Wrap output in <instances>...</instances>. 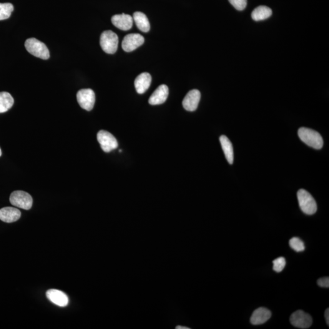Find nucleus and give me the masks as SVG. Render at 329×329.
<instances>
[{
    "label": "nucleus",
    "instance_id": "obj_1",
    "mask_svg": "<svg viewBox=\"0 0 329 329\" xmlns=\"http://www.w3.org/2000/svg\"><path fill=\"white\" fill-rule=\"evenodd\" d=\"M298 135L301 141L316 150H320L323 147L322 136L316 130L307 127H301L298 130Z\"/></svg>",
    "mask_w": 329,
    "mask_h": 329
},
{
    "label": "nucleus",
    "instance_id": "obj_2",
    "mask_svg": "<svg viewBox=\"0 0 329 329\" xmlns=\"http://www.w3.org/2000/svg\"><path fill=\"white\" fill-rule=\"evenodd\" d=\"M297 197L301 210L306 215L315 214L317 211V204L312 196L307 191L301 189L298 191Z\"/></svg>",
    "mask_w": 329,
    "mask_h": 329
},
{
    "label": "nucleus",
    "instance_id": "obj_3",
    "mask_svg": "<svg viewBox=\"0 0 329 329\" xmlns=\"http://www.w3.org/2000/svg\"><path fill=\"white\" fill-rule=\"evenodd\" d=\"M25 48L30 54L42 59L47 60L50 57L49 49L44 43L35 38L27 39L25 42Z\"/></svg>",
    "mask_w": 329,
    "mask_h": 329
},
{
    "label": "nucleus",
    "instance_id": "obj_4",
    "mask_svg": "<svg viewBox=\"0 0 329 329\" xmlns=\"http://www.w3.org/2000/svg\"><path fill=\"white\" fill-rule=\"evenodd\" d=\"M100 45L106 53L114 54L119 45V37L112 31H104L100 37Z\"/></svg>",
    "mask_w": 329,
    "mask_h": 329
},
{
    "label": "nucleus",
    "instance_id": "obj_5",
    "mask_svg": "<svg viewBox=\"0 0 329 329\" xmlns=\"http://www.w3.org/2000/svg\"><path fill=\"white\" fill-rule=\"evenodd\" d=\"M10 202L16 207L25 210H29L32 205L31 196L24 191H15L10 197Z\"/></svg>",
    "mask_w": 329,
    "mask_h": 329
},
{
    "label": "nucleus",
    "instance_id": "obj_6",
    "mask_svg": "<svg viewBox=\"0 0 329 329\" xmlns=\"http://www.w3.org/2000/svg\"><path fill=\"white\" fill-rule=\"evenodd\" d=\"M97 139L102 150L105 152H109L117 149L119 145L114 135L106 130H100L97 134Z\"/></svg>",
    "mask_w": 329,
    "mask_h": 329
},
{
    "label": "nucleus",
    "instance_id": "obj_7",
    "mask_svg": "<svg viewBox=\"0 0 329 329\" xmlns=\"http://www.w3.org/2000/svg\"><path fill=\"white\" fill-rule=\"evenodd\" d=\"M77 100L82 109L90 111L95 105V93L90 89L80 90L77 94Z\"/></svg>",
    "mask_w": 329,
    "mask_h": 329
},
{
    "label": "nucleus",
    "instance_id": "obj_8",
    "mask_svg": "<svg viewBox=\"0 0 329 329\" xmlns=\"http://www.w3.org/2000/svg\"><path fill=\"white\" fill-rule=\"evenodd\" d=\"M291 325L296 328L308 329L312 325V318L308 313L303 310H298L294 312L290 317Z\"/></svg>",
    "mask_w": 329,
    "mask_h": 329
},
{
    "label": "nucleus",
    "instance_id": "obj_9",
    "mask_svg": "<svg viewBox=\"0 0 329 329\" xmlns=\"http://www.w3.org/2000/svg\"><path fill=\"white\" fill-rule=\"evenodd\" d=\"M144 37L139 34H130L125 37L122 48L126 52H131L144 44Z\"/></svg>",
    "mask_w": 329,
    "mask_h": 329
},
{
    "label": "nucleus",
    "instance_id": "obj_10",
    "mask_svg": "<svg viewBox=\"0 0 329 329\" xmlns=\"http://www.w3.org/2000/svg\"><path fill=\"white\" fill-rule=\"evenodd\" d=\"M201 100V93L197 89L190 90L183 100L182 105L187 111L193 112L197 110Z\"/></svg>",
    "mask_w": 329,
    "mask_h": 329
},
{
    "label": "nucleus",
    "instance_id": "obj_11",
    "mask_svg": "<svg viewBox=\"0 0 329 329\" xmlns=\"http://www.w3.org/2000/svg\"><path fill=\"white\" fill-rule=\"evenodd\" d=\"M112 24L117 28L127 31L132 28L133 18L129 15L122 14L115 15L111 19Z\"/></svg>",
    "mask_w": 329,
    "mask_h": 329
},
{
    "label": "nucleus",
    "instance_id": "obj_12",
    "mask_svg": "<svg viewBox=\"0 0 329 329\" xmlns=\"http://www.w3.org/2000/svg\"><path fill=\"white\" fill-rule=\"evenodd\" d=\"M169 94L167 85L163 84L157 87L150 97L149 103L151 105H159L164 103Z\"/></svg>",
    "mask_w": 329,
    "mask_h": 329
},
{
    "label": "nucleus",
    "instance_id": "obj_13",
    "mask_svg": "<svg viewBox=\"0 0 329 329\" xmlns=\"http://www.w3.org/2000/svg\"><path fill=\"white\" fill-rule=\"evenodd\" d=\"M46 295L51 302L59 306V307H66L69 304V298L61 291L51 289V290L47 291Z\"/></svg>",
    "mask_w": 329,
    "mask_h": 329
},
{
    "label": "nucleus",
    "instance_id": "obj_14",
    "mask_svg": "<svg viewBox=\"0 0 329 329\" xmlns=\"http://www.w3.org/2000/svg\"><path fill=\"white\" fill-rule=\"evenodd\" d=\"M271 312L268 309L260 307L253 311L251 317V323L253 325H260L270 320Z\"/></svg>",
    "mask_w": 329,
    "mask_h": 329
},
{
    "label": "nucleus",
    "instance_id": "obj_15",
    "mask_svg": "<svg viewBox=\"0 0 329 329\" xmlns=\"http://www.w3.org/2000/svg\"><path fill=\"white\" fill-rule=\"evenodd\" d=\"M21 217V212L14 207H4L0 209V220L5 223L17 222Z\"/></svg>",
    "mask_w": 329,
    "mask_h": 329
},
{
    "label": "nucleus",
    "instance_id": "obj_16",
    "mask_svg": "<svg viewBox=\"0 0 329 329\" xmlns=\"http://www.w3.org/2000/svg\"><path fill=\"white\" fill-rule=\"evenodd\" d=\"M152 76L148 73H142L135 79L134 84L137 92L139 94H144L149 89L152 83Z\"/></svg>",
    "mask_w": 329,
    "mask_h": 329
},
{
    "label": "nucleus",
    "instance_id": "obj_17",
    "mask_svg": "<svg viewBox=\"0 0 329 329\" xmlns=\"http://www.w3.org/2000/svg\"><path fill=\"white\" fill-rule=\"evenodd\" d=\"M133 21L140 31L148 32L150 30V22L146 15L141 12H135L133 15Z\"/></svg>",
    "mask_w": 329,
    "mask_h": 329
},
{
    "label": "nucleus",
    "instance_id": "obj_18",
    "mask_svg": "<svg viewBox=\"0 0 329 329\" xmlns=\"http://www.w3.org/2000/svg\"><path fill=\"white\" fill-rule=\"evenodd\" d=\"M220 141L228 164L232 165L233 162V150L232 143L226 135H222L220 137Z\"/></svg>",
    "mask_w": 329,
    "mask_h": 329
},
{
    "label": "nucleus",
    "instance_id": "obj_19",
    "mask_svg": "<svg viewBox=\"0 0 329 329\" xmlns=\"http://www.w3.org/2000/svg\"><path fill=\"white\" fill-rule=\"evenodd\" d=\"M273 12L270 7L265 6H260L253 10L251 17L253 21L259 22L264 21L271 16Z\"/></svg>",
    "mask_w": 329,
    "mask_h": 329
},
{
    "label": "nucleus",
    "instance_id": "obj_20",
    "mask_svg": "<svg viewBox=\"0 0 329 329\" xmlns=\"http://www.w3.org/2000/svg\"><path fill=\"white\" fill-rule=\"evenodd\" d=\"M14 100L8 92H0V114L9 110L13 105Z\"/></svg>",
    "mask_w": 329,
    "mask_h": 329
},
{
    "label": "nucleus",
    "instance_id": "obj_21",
    "mask_svg": "<svg viewBox=\"0 0 329 329\" xmlns=\"http://www.w3.org/2000/svg\"><path fill=\"white\" fill-rule=\"evenodd\" d=\"M14 11V6L11 3H0V21L9 19Z\"/></svg>",
    "mask_w": 329,
    "mask_h": 329
},
{
    "label": "nucleus",
    "instance_id": "obj_22",
    "mask_svg": "<svg viewBox=\"0 0 329 329\" xmlns=\"http://www.w3.org/2000/svg\"><path fill=\"white\" fill-rule=\"evenodd\" d=\"M290 246L296 252H303L305 250L304 243L298 237H293L290 240Z\"/></svg>",
    "mask_w": 329,
    "mask_h": 329
},
{
    "label": "nucleus",
    "instance_id": "obj_23",
    "mask_svg": "<svg viewBox=\"0 0 329 329\" xmlns=\"http://www.w3.org/2000/svg\"><path fill=\"white\" fill-rule=\"evenodd\" d=\"M273 270L276 273H280L284 269L286 265L285 258L278 257L273 260Z\"/></svg>",
    "mask_w": 329,
    "mask_h": 329
},
{
    "label": "nucleus",
    "instance_id": "obj_24",
    "mask_svg": "<svg viewBox=\"0 0 329 329\" xmlns=\"http://www.w3.org/2000/svg\"><path fill=\"white\" fill-rule=\"evenodd\" d=\"M230 3L238 11H242L247 6V0H228Z\"/></svg>",
    "mask_w": 329,
    "mask_h": 329
},
{
    "label": "nucleus",
    "instance_id": "obj_25",
    "mask_svg": "<svg viewBox=\"0 0 329 329\" xmlns=\"http://www.w3.org/2000/svg\"><path fill=\"white\" fill-rule=\"evenodd\" d=\"M317 283L321 287H329V278L328 277L320 278L317 281Z\"/></svg>",
    "mask_w": 329,
    "mask_h": 329
},
{
    "label": "nucleus",
    "instance_id": "obj_26",
    "mask_svg": "<svg viewBox=\"0 0 329 329\" xmlns=\"http://www.w3.org/2000/svg\"><path fill=\"white\" fill-rule=\"evenodd\" d=\"M325 318L326 321V323L329 326V309L328 308L327 310L325 311Z\"/></svg>",
    "mask_w": 329,
    "mask_h": 329
},
{
    "label": "nucleus",
    "instance_id": "obj_27",
    "mask_svg": "<svg viewBox=\"0 0 329 329\" xmlns=\"http://www.w3.org/2000/svg\"><path fill=\"white\" fill-rule=\"evenodd\" d=\"M177 329H189V328H188L183 327V326H177Z\"/></svg>",
    "mask_w": 329,
    "mask_h": 329
},
{
    "label": "nucleus",
    "instance_id": "obj_28",
    "mask_svg": "<svg viewBox=\"0 0 329 329\" xmlns=\"http://www.w3.org/2000/svg\"><path fill=\"white\" fill-rule=\"evenodd\" d=\"M1 155V150L0 149V156Z\"/></svg>",
    "mask_w": 329,
    "mask_h": 329
}]
</instances>
